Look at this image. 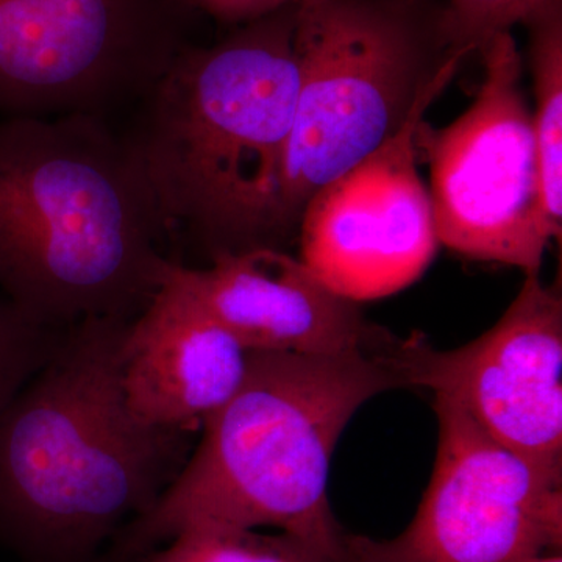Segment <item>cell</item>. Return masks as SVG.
Here are the masks:
<instances>
[{"label": "cell", "instance_id": "obj_1", "mask_svg": "<svg viewBox=\"0 0 562 562\" xmlns=\"http://www.w3.org/2000/svg\"><path fill=\"white\" fill-rule=\"evenodd\" d=\"M168 231L138 151L92 114L0 117V294L35 324L133 321Z\"/></svg>", "mask_w": 562, "mask_h": 562}, {"label": "cell", "instance_id": "obj_2", "mask_svg": "<svg viewBox=\"0 0 562 562\" xmlns=\"http://www.w3.org/2000/svg\"><path fill=\"white\" fill-rule=\"evenodd\" d=\"M132 321L72 325L0 413V541L24 562H94L146 516L199 436L144 424L121 383Z\"/></svg>", "mask_w": 562, "mask_h": 562}, {"label": "cell", "instance_id": "obj_3", "mask_svg": "<svg viewBox=\"0 0 562 562\" xmlns=\"http://www.w3.org/2000/svg\"><path fill=\"white\" fill-rule=\"evenodd\" d=\"M299 5L188 44L127 133L169 239L206 265L277 249L276 213L299 90ZM280 250V249H279ZM205 265V266H206Z\"/></svg>", "mask_w": 562, "mask_h": 562}, {"label": "cell", "instance_id": "obj_4", "mask_svg": "<svg viewBox=\"0 0 562 562\" xmlns=\"http://www.w3.org/2000/svg\"><path fill=\"white\" fill-rule=\"evenodd\" d=\"M397 387L380 351L249 350L241 387L203 425L160 501L114 539L113 561H136L198 525L279 528L344 558L327 494L333 453L358 409Z\"/></svg>", "mask_w": 562, "mask_h": 562}, {"label": "cell", "instance_id": "obj_5", "mask_svg": "<svg viewBox=\"0 0 562 562\" xmlns=\"http://www.w3.org/2000/svg\"><path fill=\"white\" fill-rule=\"evenodd\" d=\"M299 90L276 213L277 249L306 203L394 138L457 76L441 0H306Z\"/></svg>", "mask_w": 562, "mask_h": 562}, {"label": "cell", "instance_id": "obj_6", "mask_svg": "<svg viewBox=\"0 0 562 562\" xmlns=\"http://www.w3.org/2000/svg\"><path fill=\"white\" fill-rule=\"evenodd\" d=\"M195 16L180 0H0V117L138 106Z\"/></svg>", "mask_w": 562, "mask_h": 562}, {"label": "cell", "instance_id": "obj_7", "mask_svg": "<svg viewBox=\"0 0 562 562\" xmlns=\"http://www.w3.org/2000/svg\"><path fill=\"white\" fill-rule=\"evenodd\" d=\"M475 101L443 128L422 121L417 149L430 165L439 244L476 261L541 273L552 233L543 216L538 149L522 90V55L512 32L480 50Z\"/></svg>", "mask_w": 562, "mask_h": 562}, {"label": "cell", "instance_id": "obj_8", "mask_svg": "<svg viewBox=\"0 0 562 562\" xmlns=\"http://www.w3.org/2000/svg\"><path fill=\"white\" fill-rule=\"evenodd\" d=\"M438 454L413 522L391 541L344 535V562H525L560 550L562 484L435 395Z\"/></svg>", "mask_w": 562, "mask_h": 562}, {"label": "cell", "instance_id": "obj_9", "mask_svg": "<svg viewBox=\"0 0 562 562\" xmlns=\"http://www.w3.org/2000/svg\"><path fill=\"white\" fill-rule=\"evenodd\" d=\"M387 360L403 387L450 398L494 441L547 480L562 484V297L541 273L494 327L460 349L398 338Z\"/></svg>", "mask_w": 562, "mask_h": 562}, {"label": "cell", "instance_id": "obj_10", "mask_svg": "<svg viewBox=\"0 0 562 562\" xmlns=\"http://www.w3.org/2000/svg\"><path fill=\"white\" fill-rule=\"evenodd\" d=\"M424 114L317 191L303 210L299 260L350 301H375L408 288L438 250L430 194L417 169Z\"/></svg>", "mask_w": 562, "mask_h": 562}, {"label": "cell", "instance_id": "obj_11", "mask_svg": "<svg viewBox=\"0 0 562 562\" xmlns=\"http://www.w3.org/2000/svg\"><path fill=\"white\" fill-rule=\"evenodd\" d=\"M165 280L190 292L247 350L379 351L394 338L286 250L261 247L206 266L171 261Z\"/></svg>", "mask_w": 562, "mask_h": 562}, {"label": "cell", "instance_id": "obj_12", "mask_svg": "<svg viewBox=\"0 0 562 562\" xmlns=\"http://www.w3.org/2000/svg\"><path fill=\"white\" fill-rule=\"evenodd\" d=\"M249 350L201 302L162 281L128 324L121 347V383L144 424L201 435L246 379Z\"/></svg>", "mask_w": 562, "mask_h": 562}, {"label": "cell", "instance_id": "obj_13", "mask_svg": "<svg viewBox=\"0 0 562 562\" xmlns=\"http://www.w3.org/2000/svg\"><path fill=\"white\" fill-rule=\"evenodd\" d=\"M528 66L535 90L531 111L538 149L543 216L553 239L562 233V0L525 22Z\"/></svg>", "mask_w": 562, "mask_h": 562}, {"label": "cell", "instance_id": "obj_14", "mask_svg": "<svg viewBox=\"0 0 562 562\" xmlns=\"http://www.w3.org/2000/svg\"><path fill=\"white\" fill-rule=\"evenodd\" d=\"M136 562H344V558L290 532L198 525L177 532L162 549Z\"/></svg>", "mask_w": 562, "mask_h": 562}, {"label": "cell", "instance_id": "obj_15", "mask_svg": "<svg viewBox=\"0 0 562 562\" xmlns=\"http://www.w3.org/2000/svg\"><path fill=\"white\" fill-rule=\"evenodd\" d=\"M68 328L35 324L0 294V413L50 360Z\"/></svg>", "mask_w": 562, "mask_h": 562}, {"label": "cell", "instance_id": "obj_16", "mask_svg": "<svg viewBox=\"0 0 562 562\" xmlns=\"http://www.w3.org/2000/svg\"><path fill=\"white\" fill-rule=\"evenodd\" d=\"M554 0H447V31L460 60L480 54L490 41L524 25Z\"/></svg>", "mask_w": 562, "mask_h": 562}, {"label": "cell", "instance_id": "obj_17", "mask_svg": "<svg viewBox=\"0 0 562 562\" xmlns=\"http://www.w3.org/2000/svg\"><path fill=\"white\" fill-rule=\"evenodd\" d=\"M187 9L195 14H205L224 29L238 27L262 16L301 5L306 0H180Z\"/></svg>", "mask_w": 562, "mask_h": 562}, {"label": "cell", "instance_id": "obj_18", "mask_svg": "<svg viewBox=\"0 0 562 562\" xmlns=\"http://www.w3.org/2000/svg\"><path fill=\"white\" fill-rule=\"evenodd\" d=\"M525 562H562V558L560 553L553 554H539V557L531 558V560Z\"/></svg>", "mask_w": 562, "mask_h": 562}]
</instances>
